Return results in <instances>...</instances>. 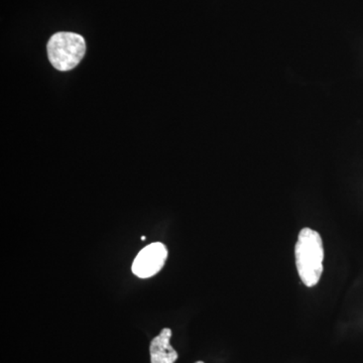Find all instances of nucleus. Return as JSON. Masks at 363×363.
<instances>
[{
  "label": "nucleus",
  "mask_w": 363,
  "mask_h": 363,
  "mask_svg": "<svg viewBox=\"0 0 363 363\" xmlns=\"http://www.w3.org/2000/svg\"><path fill=\"white\" fill-rule=\"evenodd\" d=\"M296 267L301 281L308 288L319 283L323 274L324 247L321 235L311 228H303L295 247Z\"/></svg>",
  "instance_id": "f257e3e1"
},
{
  "label": "nucleus",
  "mask_w": 363,
  "mask_h": 363,
  "mask_svg": "<svg viewBox=\"0 0 363 363\" xmlns=\"http://www.w3.org/2000/svg\"><path fill=\"white\" fill-rule=\"evenodd\" d=\"M48 57L54 68L70 71L80 63L86 52L84 38L78 33L60 32L52 35L47 45Z\"/></svg>",
  "instance_id": "f03ea898"
},
{
  "label": "nucleus",
  "mask_w": 363,
  "mask_h": 363,
  "mask_svg": "<svg viewBox=\"0 0 363 363\" xmlns=\"http://www.w3.org/2000/svg\"><path fill=\"white\" fill-rule=\"evenodd\" d=\"M168 250L162 242H154L140 250L133 264V272L138 278L154 277L164 267Z\"/></svg>",
  "instance_id": "7ed1b4c3"
},
{
  "label": "nucleus",
  "mask_w": 363,
  "mask_h": 363,
  "mask_svg": "<svg viewBox=\"0 0 363 363\" xmlns=\"http://www.w3.org/2000/svg\"><path fill=\"white\" fill-rule=\"evenodd\" d=\"M172 330L164 328L159 335L152 339L150 344V363H175L178 352L169 343Z\"/></svg>",
  "instance_id": "20e7f679"
},
{
  "label": "nucleus",
  "mask_w": 363,
  "mask_h": 363,
  "mask_svg": "<svg viewBox=\"0 0 363 363\" xmlns=\"http://www.w3.org/2000/svg\"><path fill=\"white\" fill-rule=\"evenodd\" d=\"M140 238H142V240H145V236H142Z\"/></svg>",
  "instance_id": "39448f33"
},
{
  "label": "nucleus",
  "mask_w": 363,
  "mask_h": 363,
  "mask_svg": "<svg viewBox=\"0 0 363 363\" xmlns=\"http://www.w3.org/2000/svg\"><path fill=\"white\" fill-rule=\"evenodd\" d=\"M196 363H204V362H196Z\"/></svg>",
  "instance_id": "423d86ee"
}]
</instances>
